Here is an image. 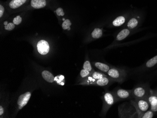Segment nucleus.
<instances>
[{"label": "nucleus", "instance_id": "12", "mask_svg": "<svg viewBox=\"0 0 157 118\" xmlns=\"http://www.w3.org/2000/svg\"><path fill=\"white\" fill-rule=\"evenodd\" d=\"M113 82H114V81L113 79H111L108 76H107L101 78V79L96 80L95 82L94 83L93 85L104 87V86L108 85L110 84V83H112Z\"/></svg>", "mask_w": 157, "mask_h": 118}, {"label": "nucleus", "instance_id": "3", "mask_svg": "<svg viewBox=\"0 0 157 118\" xmlns=\"http://www.w3.org/2000/svg\"><path fill=\"white\" fill-rule=\"evenodd\" d=\"M107 74L114 82H118L121 84L125 81L127 76V72L125 70L117 67L111 68Z\"/></svg>", "mask_w": 157, "mask_h": 118}, {"label": "nucleus", "instance_id": "11", "mask_svg": "<svg viewBox=\"0 0 157 118\" xmlns=\"http://www.w3.org/2000/svg\"><path fill=\"white\" fill-rule=\"evenodd\" d=\"M47 2L46 0H31L30 6L34 9H40L46 7Z\"/></svg>", "mask_w": 157, "mask_h": 118}, {"label": "nucleus", "instance_id": "18", "mask_svg": "<svg viewBox=\"0 0 157 118\" xmlns=\"http://www.w3.org/2000/svg\"><path fill=\"white\" fill-rule=\"evenodd\" d=\"M102 36H103L102 30L99 28H96L94 29L91 33L92 37L95 39L100 38Z\"/></svg>", "mask_w": 157, "mask_h": 118}, {"label": "nucleus", "instance_id": "27", "mask_svg": "<svg viewBox=\"0 0 157 118\" xmlns=\"http://www.w3.org/2000/svg\"><path fill=\"white\" fill-rule=\"evenodd\" d=\"M4 10H4V6L2 4H1L0 5V17L1 18H2L3 16Z\"/></svg>", "mask_w": 157, "mask_h": 118}, {"label": "nucleus", "instance_id": "19", "mask_svg": "<svg viewBox=\"0 0 157 118\" xmlns=\"http://www.w3.org/2000/svg\"><path fill=\"white\" fill-rule=\"evenodd\" d=\"M90 75L91 76V77L93 79L96 80H99V79H101L103 77L107 76L105 74L103 73H99V72H96V71H94L93 73H91Z\"/></svg>", "mask_w": 157, "mask_h": 118}, {"label": "nucleus", "instance_id": "15", "mask_svg": "<svg viewBox=\"0 0 157 118\" xmlns=\"http://www.w3.org/2000/svg\"><path fill=\"white\" fill-rule=\"evenodd\" d=\"M94 66L98 69L99 70L102 71L105 73H108L111 67L110 66L104 63H100V62H95L94 63Z\"/></svg>", "mask_w": 157, "mask_h": 118}, {"label": "nucleus", "instance_id": "17", "mask_svg": "<svg viewBox=\"0 0 157 118\" xmlns=\"http://www.w3.org/2000/svg\"><path fill=\"white\" fill-rule=\"evenodd\" d=\"M157 64V55H155L153 58L149 59L148 61L145 63L144 67L146 68H151L154 67L155 65Z\"/></svg>", "mask_w": 157, "mask_h": 118}, {"label": "nucleus", "instance_id": "9", "mask_svg": "<svg viewBox=\"0 0 157 118\" xmlns=\"http://www.w3.org/2000/svg\"><path fill=\"white\" fill-rule=\"evenodd\" d=\"M31 94L30 92H26L19 96L17 100V104L20 108L25 106L30 98Z\"/></svg>", "mask_w": 157, "mask_h": 118}, {"label": "nucleus", "instance_id": "10", "mask_svg": "<svg viewBox=\"0 0 157 118\" xmlns=\"http://www.w3.org/2000/svg\"><path fill=\"white\" fill-rule=\"evenodd\" d=\"M141 18L139 17H131L127 24L128 29H134L138 27L141 22Z\"/></svg>", "mask_w": 157, "mask_h": 118}, {"label": "nucleus", "instance_id": "16", "mask_svg": "<svg viewBox=\"0 0 157 118\" xmlns=\"http://www.w3.org/2000/svg\"><path fill=\"white\" fill-rule=\"evenodd\" d=\"M42 77L47 82L49 83H52L54 82L55 78L53 75L48 71H44L41 73Z\"/></svg>", "mask_w": 157, "mask_h": 118}, {"label": "nucleus", "instance_id": "2", "mask_svg": "<svg viewBox=\"0 0 157 118\" xmlns=\"http://www.w3.org/2000/svg\"><path fill=\"white\" fill-rule=\"evenodd\" d=\"M150 88L146 84H140L131 90L132 97L137 98H147L150 92Z\"/></svg>", "mask_w": 157, "mask_h": 118}, {"label": "nucleus", "instance_id": "26", "mask_svg": "<svg viewBox=\"0 0 157 118\" xmlns=\"http://www.w3.org/2000/svg\"><path fill=\"white\" fill-rule=\"evenodd\" d=\"M56 13L59 16H63L65 15V13L63 12V10L62 8H59L57 9L56 10Z\"/></svg>", "mask_w": 157, "mask_h": 118}, {"label": "nucleus", "instance_id": "21", "mask_svg": "<svg viewBox=\"0 0 157 118\" xmlns=\"http://www.w3.org/2000/svg\"><path fill=\"white\" fill-rule=\"evenodd\" d=\"M154 116V112L151 110H148L144 113L142 118H152Z\"/></svg>", "mask_w": 157, "mask_h": 118}, {"label": "nucleus", "instance_id": "14", "mask_svg": "<svg viewBox=\"0 0 157 118\" xmlns=\"http://www.w3.org/2000/svg\"><path fill=\"white\" fill-rule=\"evenodd\" d=\"M126 21V17L124 16H120L114 19L112 25L115 27H119L123 25Z\"/></svg>", "mask_w": 157, "mask_h": 118}, {"label": "nucleus", "instance_id": "28", "mask_svg": "<svg viewBox=\"0 0 157 118\" xmlns=\"http://www.w3.org/2000/svg\"><path fill=\"white\" fill-rule=\"evenodd\" d=\"M3 112H4V110H3V107L2 106H0V115H2L3 114Z\"/></svg>", "mask_w": 157, "mask_h": 118}, {"label": "nucleus", "instance_id": "24", "mask_svg": "<svg viewBox=\"0 0 157 118\" xmlns=\"http://www.w3.org/2000/svg\"><path fill=\"white\" fill-rule=\"evenodd\" d=\"M15 25L13 23H7V24H5V29L7 31H12V30L15 29Z\"/></svg>", "mask_w": 157, "mask_h": 118}, {"label": "nucleus", "instance_id": "6", "mask_svg": "<svg viewBox=\"0 0 157 118\" xmlns=\"http://www.w3.org/2000/svg\"><path fill=\"white\" fill-rule=\"evenodd\" d=\"M148 100L150 105V110L154 112H157V89L150 90Z\"/></svg>", "mask_w": 157, "mask_h": 118}, {"label": "nucleus", "instance_id": "5", "mask_svg": "<svg viewBox=\"0 0 157 118\" xmlns=\"http://www.w3.org/2000/svg\"><path fill=\"white\" fill-rule=\"evenodd\" d=\"M116 96L118 101L125 99H129L132 97L131 90L117 88L113 91Z\"/></svg>", "mask_w": 157, "mask_h": 118}, {"label": "nucleus", "instance_id": "4", "mask_svg": "<svg viewBox=\"0 0 157 118\" xmlns=\"http://www.w3.org/2000/svg\"><path fill=\"white\" fill-rule=\"evenodd\" d=\"M103 112L104 114H105L109 108L113 105L118 102L116 96H115L113 92H107L104 94L103 97Z\"/></svg>", "mask_w": 157, "mask_h": 118}, {"label": "nucleus", "instance_id": "23", "mask_svg": "<svg viewBox=\"0 0 157 118\" xmlns=\"http://www.w3.org/2000/svg\"><path fill=\"white\" fill-rule=\"evenodd\" d=\"M91 74V73L90 72L83 69L82 70H81V72H80V76L82 79H83V80H84L89 76Z\"/></svg>", "mask_w": 157, "mask_h": 118}, {"label": "nucleus", "instance_id": "8", "mask_svg": "<svg viewBox=\"0 0 157 118\" xmlns=\"http://www.w3.org/2000/svg\"><path fill=\"white\" fill-rule=\"evenodd\" d=\"M28 0H10L7 4L10 10H16L24 5Z\"/></svg>", "mask_w": 157, "mask_h": 118}, {"label": "nucleus", "instance_id": "20", "mask_svg": "<svg viewBox=\"0 0 157 118\" xmlns=\"http://www.w3.org/2000/svg\"><path fill=\"white\" fill-rule=\"evenodd\" d=\"M83 68L89 71L91 73H93L95 71L94 69L92 68V67L90 63V61L89 60H86L85 62L83 64Z\"/></svg>", "mask_w": 157, "mask_h": 118}, {"label": "nucleus", "instance_id": "22", "mask_svg": "<svg viewBox=\"0 0 157 118\" xmlns=\"http://www.w3.org/2000/svg\"><path fill=\"white\" fill-rule=\"evenodd\" d=\"M71 25H72V23L70 21V20L69 19H66L63 23V30H70Z\"/></svg>", "mask_w": 157, "mask_h": 118}, {"label": "nucleus", "instance_id": "25", "mask_svg": "<svg viewBox=\"0 0 157 118\" xmlns=\"http://www.w3.org/2000/svg\"><path fill=\"white\" fill-rule=\"evenodd\" d=\"M22 21V18L20 16H17L13 19V23L15 25H18Z\"/></svg>", "mask_w": 157, "mask_h": 118}, {"label": "nucleus", "instance_id": "13", "mask_svg": "<svg viewBox=\"0 0 157 118\" xmlns=\"http://www.w3.org/2000/svg\"><path fill=\"white\" fill-rule=\"evenodd\" d=\"M130 33V30L128 29H124L118 33L116 36V40L118 41H121L125 39Z\"/></svg>", "mask_w": 157, "mask_h": 118}, {"label": "nucleus", "instance_id": "1", "mask_svg": "<svg viewBox=\"0 0 157 118\" xmlns=\"http://www.w3.org/2000/svg\"><path fill=\"white\" fill-rule=\"evenodd\" d=\"M132 105L135 107L138 118H141L144 112L149 110L150 105L147 98H137L131 101Z\"/></svg>", "mask_w": 157, "mask_h": 118}, {"label": "nucleus", "instance_id": "7", "mask_svg": "<svg viewBox=\"0 0 157 118\" xmlns=\"http://www.w3.org/2000/svg\"><path fill=\"white\" fill-rule=\"evenodd\" d=\"M38 51L40 54L45 55L49 51V46L47 41L45 40H40L37 45Z\"/></svg>", "mask_w": 157, "mask_h": 118}]
</instances>
